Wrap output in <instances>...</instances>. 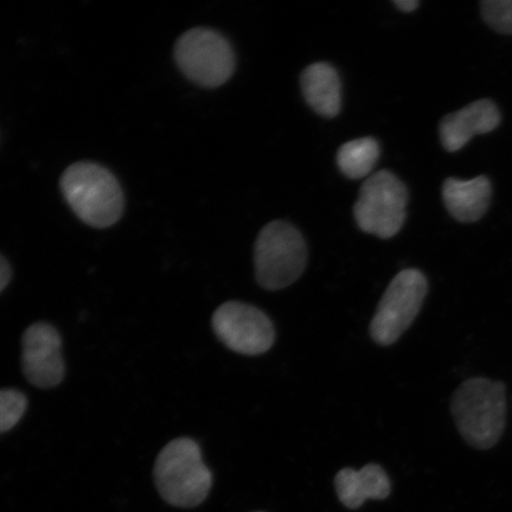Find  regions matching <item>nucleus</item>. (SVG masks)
Returning a JSON list of instances; mask_svg holds the SVG:
<instances>
[{
  "label": "nucleus",
  "mask_w": 512,
  "mask_h": 512,
  "mask_svg": "<svg viewBox=\"0 0 512 512\" xmlns=\"http://www.w3.org/2000/svg\"><path fill=\"white\" fill-rule=\"evenodd\" d=\"M451 412L460 435L477 450L501 440L507 422V389L501 381L472 377L452 396Z\"/></svg>",
  "instance_id": "1"
},
{
  "label": "nucleus",
  "mask_w": 512,
  "mask_h": 512,
  "mask_svg": "<svg viewBox=\"0 0 512 512\" xmlns=\"http://www.w3.org/2000/svg\"><path fill=\"white\" fill-rule=\"evenodd\" d=\"M153 478L160 497L172 507L191 509L206 501L213 475L200 446L190 438L172 440L158 454Z\"/></svg>",
  "instance_id": "2"
},
{
  "label": "nucleus",
  "mask_w": 512,
  "mask_h": 512,
  "mask_svg": "<svg viewBox=\"0 0 512 512\" xmlns=\"http://www.w3.org/2000/svg\"><path fill=\"white\" fill-rule=\"evenodd\" d=\"M61 189L70 208L88 226L111 227L123 215V190L101 165L81 162L69 166L61 178Z\"/></svg>",
  "instance_id": "3"
},
{
  "label": "nucleus",
  "mask_w": 512,
  "mask_h": 512,
  "mask_svg": "<svg viewBox=\"0 0 512 512\" xmlns=\"http://www.w3.org/2000/svg\"><path fill=\"white\" fill-rule=\"evenodd\" d=\"M254 264L256 280L267 291L283 290L296 283L307 264L303 235L291 223H268L256 239Z\"/></svg>",
  "instance_id": "4"
},
{
  "label": "nucleus",
  "mask_w": 512,
  "mask_h": 512,
  "mask_svg": "<svg viewBox=\"0 0 512 512\" xmlns=\"http://www.w3.org/2000/svg\"><path fill=\"white\" fill-rule=\"evenodd\" d=\"M408 191L393 172L383 170L362 184L354 216L362 232L390 239L406 221Z\"/></svg>",
  "instance_id": "5"
},
{
  "label": "nucleus",
  "mask_w": 512,
  "mask_h": 512,
  "mask_svg": "<svg viewBox=\"0 0 512 512\" xmlns=\"http://www.w3.org/2000/svg\"><path fill=\"white\" fill-rule=\"evenodd\" d=\"M175 59L190 81L206 88L222 86L235 70L232 46L220 32L208 28L191 29L179 37Z\"/></svg>",
  "instance_id": "6"
},
{
  "label": "nucleus",
  "mask_w": 512,
  "mask_h": 512,
  "mask_svg": "<svg viewBox=\"0 0 512 512\" xmlns=\"http://www.w3.org/2000/svg\"><path fill=\"white\" fill-rule=\"evenodd\" d=\"M427 292V279L419 270L409 268L396 275L371 320V338L383 347L398 341L418 317Z\"/></svg>",
  "instance_id": "7"
},
{
  "label": "nucleus",
  "mask_w": 512,
  "mask_h": 512,
  "mask_svg": "<svg viewBox=\"0 0 512 512\" xmlns=\"http://www.w3.org/2000/svg\"><path fill=\"white\" fill-rule=\"evenodd\" d=\"M211 324L217 338L227 348L241 355L265 354L274 343L272 320L252 305L224 303L215 311Z\"/></svg>",
  "instance_id": "8"
},
{
  "label": "nucleus",
  "mask_w": 512,
  "mask_h": 512,
  "mask_svg": "<svg viewBox=\"0 0 512 512\" xmlns=\"http://www.w3.org/2000/svg\"><path fill=\"white\" fill-rule=\"evenodd\" d=\"M22 367L25 377L38 388L59 386L66 375L62 338L53 325L35 323L22 338Z\"/></svg>",
  "instance_id": "9"
},
{
  "label": "nucleus",
  "mask_w": 512,
  "mask_h": 512,
  "mask_svg": "<svg viewBox=\"0 0 512 512\" xmlns=\"http://www.w3.org/2000/svg\"><path fill=\"white\" fill-rule=\"evenodd\" d=\"M501 120V112L494 101L477 100L440 121L441 144L446 151L457 152L477 134L495 131Z\"/></svg>",
  "instance_id": "10"
},
{
  "label": "nucleus",
  "mask_w": 512,
  "mask_h": 512,
  "mask_svg": "<svg viewBox=\"0 0 512 512\" xmlns=\"http://www.w3.org/2000/svg\"><path fill=\"white\" fill-rule=\"evenodd\" d=\"M492 197L490 179L486 176L464 181L447 178L443 185V200L448 213L460 223L477 222L488 213Z\"/></svg>",
  "instance_id": "11"
},
{
  "label": "nucleus",
  "mask_w": 512,
  "mask_h": 512,
  "mask_svg": "<svg viewBox=\"0 0 512 512\" xmlns=\"http://www.w3.org/2000/svg\"><path fill=\"white\" fill-rule=\"evenodd\" d=\"M335 486L339 501L356 510L367 499H384L390 495V479L380 465L368 464L361 470L343 469L337 473Z\"/></svg>",
  "instance_id": "12"
},
{
  "label": "nucleus",
  "mask_w": 512,
  "mask_h": 512,
  "mask_svg": "<svg viewBox=\"0 0 512 512\" xmlns=\"http://www.w3.org/2000/svg\"><path fill=\"white\" fill-rule=\"evenodd\" d=\"M302 91L307 104L324 118H335L341 112V80L329 63L318 62L307 67L303 74Z\"/></svg>",
  "instance_id": "13"
},
{
  "label": "nucleus",
  "mask_w": 512,
  "mask_h": 512,
  "mask_svg": "<svg viewBox=\"0 0 512 512\" xmlns=\"http://www.w3.org/2000/svg\"><path fill=\"white\" fill-rule=\"evenodd\" d=\"M380 157V146L373 138H360L344 144L337 153V164L344 176L361 179L370 175Z\"/></svg>",
  "instance_id": "14"
},
{
  "label": "nucleus",
  "mask_w": 512,
  "mask_h": 512,
  "mask_svg": "<svg viewBox=\"0 0 512 512\" xmlns=\"http://www.w3.org/2000/svg\"><path fill=\"white\" fill-rule=\"evenodd\" d=\"M28 400L16 389H0V434L14 428L27 411Z\"/></svg>",
  "instance_id": "15"
},
{
  "label": "nucleus",
  "mask_w": 512,
  "mask_h": 512,
  "mask_svg": "<svg viewBox=\"0 0 512 512\" xmlns=\"http://www.w3.org/2000/svg\"><path fill=\"white\" fill-rule=\"evenodd\" d=\"M480 12L492 30L512 35V0H484L480 4Z\"/></svg>",
  "instance_id": "16"
},
{
  "label": "nucleus",
  "mask_w": 512,
  "mask_h": 512,
  "mask_svg": "<svg viewBox=\"0 0 512 512\" xmlns=\"http://www.w3.org/2000/svg\"><path fill=\"white\" fill-rule=\"evenodd\" d=\"M11 267L8 260L0 255V292L4 291V288L9 285L11 280Z\"/></svg>",
  "instance_id": "17"
},
{
  "label": "nucleus",
  "mask_w": 512,
  "mask_h": 512,
  "mask_svg": "<svg viewBox=\"0 0 512 512\" xmlns=\"http://www.w3.org/2000/svg\"><path fill=\"white\" fill-rule=\"evenodd\" d=\"M394 4L398 6V9L402 12H413L416 8H419L420 5L416 0H394Z\"/></svg>",
  "instance_id": "18"
}]
</instances>
